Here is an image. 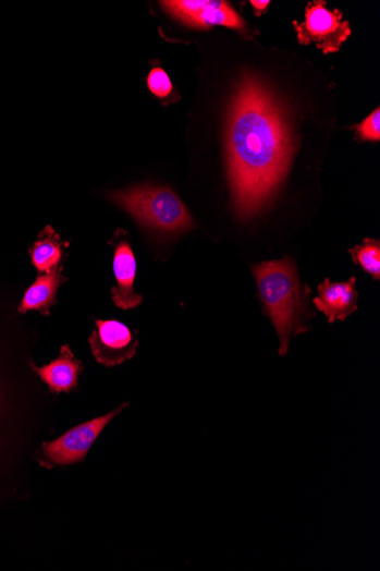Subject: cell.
<instances>
[{"instance_id":"cell-1","label":"cell","mask_w":380,"mask_h":571,"mask_svg":"<svg viewBox=\"0 0 380 571\" xmlns=\"http://www.w3.org/2000/svg\"><path fill=\"white\" fill-rule=\"evenodd\" d=\"M225 153L235 212L255 217L285 180L294 141L281 104L249 74L238 83L228 112Z\"/></svg>"},{"instance_id":"cell-2","label":"cell","mask_w":380,"mask_h":571,"mask_svg":"<svg viewBox=\"0 0 380 571\" xmlns=\"http://www.w3.org/2000/svg\"><path fill=\"white\" fill-rule=\"evenodd\" d=\"M263 304L280 338V355L285 356L292 340L309 330L314 317L309 306L311 289L302 284L296 266L290 258L265 262L253 267Z\"/></svg>"},{"instance_id":"cell-3","label":"cell","mask_w":380,"mask_h":571,"mask_svg":"<svg viewBox=\"0 0 380 571\" xmlns=\"http://www.w3.org/2000/svg\"><path fill=\"white\" fill-rule=\"evenodd\" d=\"M109 198L142 227L164 234L194 229V220L180 196L168 187L140 185L111 192Z\"/></svg>"},{"instance_id":"cell-4","label":"cell","mask_w":380,"mask_h":571,"mask_svg":"<svg viewBox=\"0 0 380 571\" xmlns=\"http://www.w3.org/2000/svg\"><path fill=\"white\" fill-rule=\"evenodd\" d=\"M128 405L125 403L103 416L74 427L54 441L42 444L45 464L52 467L83 462L101 432Z\"/></svg>"},{"instance_id":"cell-5","label":"cell","mask_w":380,"mask_h":571,"mask_svg":"<svg viewBox=\"0 0 380 571\" xmlns=\"http://www.w3.org/2000/svg\"><path fill=\"white\" fill-rule=\"evenodd\" d=\"M294 24L301 44L316 42L324 53L338 52L351 35L348 22L343 20L342 13L328 10L323 2L309 4L306 21Z\"/></svg>"},{"instance_id":"cell-6","label":"cell","mask_w":380,"mask_h":571,"mask_svg":"<svg viewBox=\"0 0 380 571\" xmlns=\"http://www.w3.org/2000/svg\"><path fill=\"white\" fill-rule=\"evenodd\" d=\"M91 353L106 366H117L132 360L138 350L136 331L117 319L96 320V330L89 337Z\"/></svg>"},{"instance_id":"cell-7","label":"cell","mask_w":380,"mask_h":571,"mask_svg":"<svg viewBox=\"0 0 380 571\" xmlns=\"http://www.w3.org/2000/svg\"><path fill=\"white\" fill-rule=\"evenodd\" d=\"M161 5L174 19L193 28L209 29L213 26H224L241 32L245 29L243 19L225 2L173 0V2H162Z\"/></svg>"},{"instance_id":"cell-8","label":"cell","mask_w":380,"mask_h":571,"mask_svg":"<svg viewBox=\"0 0 380 571\" xmlns=\"http://www.w3.org/2000/svg\"><path fill=\"white\" fill-rule=\"evenodd\" d=\"M113 270L117 286L112 288V301L121 309H134L142 305L144 297L134 290L137 263L132 245L126 240L115 244Z\"/></svg>"},{"instance_id":"cell-9","label":"cell","mask_w":380,"mask_h":571,"mask_svg":"<svg viewBox=\"0 0 380 571\" xmlns=\"http://www.w3.org/2000/svg\"><path fill=\"white\" fill-rule=\"evenodd\" d=\"M356 283V278L343 283H332L326 279L318 286V296L315 297L314 305L324 314L331 325L336 320H345L358 311L359 293Z\"/></svg>"},{"instance_id":"cell-10","label":"cell","mask_w":380,"mask_h":571,"mask_svg":"<svg viewBox=\"0 0 380 571\" xmlns=\"http://www.w3.org/2000/svg\"><path fill=\"white\" fill-rule=\"evenodd\" d=\"M33 367L50 391L57 393L70 392L78 387V380L84 370L83 363L75 359L69 344L62 345L58 360L42 367Z\"/></svg>"},{"instance_id":"cell-11","label":"cell","mask_w":380,"mask_h":571,"mask_svg":"<svg viewBox=\"0 0 380 571\" xmlns=\"http://www.w3.org/2000/svg\"><path fill=\"white\" fill-rule=\"evenodd\" d=\"M65 281L63 267L45 272L25 292L19 312L23 314L29 311H40L44 315H48L49 308L57 304L58 291Z\"/></svg>"},{"instance_id":"cell-12","label":"cell","mask_w":380,"mask_h":571,"mask_svg":"<svg viewBox=\"0 0 380 571\" xmlns=\"http://www.w3.org/2000/svg\"><path fill=\"white\" fill-rule=\"evenodd\" d=\"M63 258L62 246L59 241L46 238L36 242L32 252V259L39 271L49 272L58 268Z\"/></svg>"},{"instance_id":"cell-13","label":"cell","mask_w":380,"mask_h":571,"mask_svg":"<svg viewBox=\"0 0 380 571\" xmlns=\"http://www.w3.org/2000/svg\"><path fill=\"white\" fill-rule=\"evenodd\" d=\"M354 264L359 265L372 277L373 280L380 278V243L378 240H365L361 245H357L350 251Z\"/></svg>"},{"instance_id":"cell-14","label":"cell","mask_w":380,"mask_h":571,"mask_svg":"<svg viewBox=\"0 0 380 571\" xmlns=\"http://www.w3.org/2000/svg\"><path fill=\"white\" fill-rule=\"evenodd\" d=\"M147 84L149 90L160 98L169 96L173 88L167 72L161 68L150 71Z\"/></svg>"},{"instance_id":"cell-15","label":"cell","mask_w":380,"mask_h":571,"mask_svg":"<svg viewBox=\"0 0 380 571\" xmlns=\"http://www.w3.org/2000/svg\"><path fill=\"white\" fill-rule=\"evenodd\" d=\"M356 130L364 141L378 142L380 139V110L376 109Z\"/></svg>"},{"instance_id":"cell-16","label":"cell","mask_w":380,"mask_h":571,"mask_svg":"<svg viewBox=\"0 0 380 571\" xmlns=\"http://www.w3.org/2000/svg\"><path fill=\"white\" fill-rule=\"evenodd\" d=\"M250 4L253 5V8L257 10L258 13H261L262 11H265L268 8L270 3L269 2H250Z\"/></svg>"}]
</instances>
